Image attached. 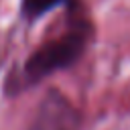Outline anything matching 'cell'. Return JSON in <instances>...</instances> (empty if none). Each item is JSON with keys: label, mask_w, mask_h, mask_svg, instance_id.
Listing matches in <instances>:
<instances>
[{"label": "cell", "mask_w": 130, "mask_h": 130, "mask_svg": "<svg viewBox=\"0 0 130 130\" xmlns=\"http://www.w3.org/2000/svg\"><path fill=\"white\" fill-rule=\"evenodd\" d=\"M77 0H20V18L26 22L41 20L47 12H53L59 6H75Z\"/></svg>", "instance_id": "3"}, {"label": "cell", "mask_w": 130, "mask_h": 130, "mask_svg": "<svg viewBox=\"0 0 130 130\" xmlns=\"http://www.w3.org/2000/svg\"><path fill=\"white\" fill-rule=\"evenodd\" d=\"M77 4L69 8L67 24L59 35L43 41L24 57L20 65L8 71L2 85L6 98H18L55 73L75 67L83 59L89 45L93 43L95 28L85 14H77Z\"/></svg>", "instance_id": "1"}, {"label": "cell", "mask_w": 130, "mask_h": 130, "mask_svg": "<svg viewBox=\"0 0 130 130\" xmlns=\"http://www.w3.org/2000/svg\"><path fill=\"white\" fill-rule=\"evenodd\" d=\"M81 110L57 87H49L39 100L24 130H79Z\"/></svg>", "instance_id": "2"}]
</instances>
